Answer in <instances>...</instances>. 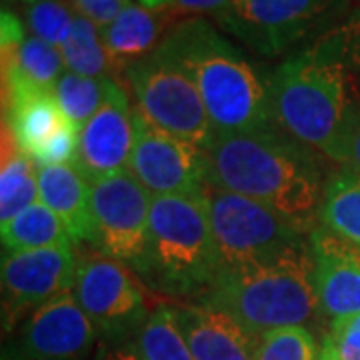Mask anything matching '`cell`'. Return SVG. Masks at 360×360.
<instances>
[{
  "instance_id": "cell-1",
  "label": "cell",
  "mask_w": 360,
  "mask_h": 360,
  "mask_svg": "<svg viewBox=\"0 0 360 360\" xmlns=\"http://www.w3.org/2000/svg\"><path fill=\"white\" fill-rule=\"evenodd\" d=\"M206 155L212 186L274 208L307 234L316 226L328 176L314 148L272 124L217 134Z\"/></svg>"
},
{
  "instance_id": "cell-2",
  "label": "cell",
  "mask_w": 360,
  "mask_h": 360,
  "mask_svg": "<svg viewBox=\"0 0 360 360\" xmlns=\"http://www.w3.org/2000/svg\"><path fill=\"white\" fill-rule=\"evenodd\" d=\"M340 30L286 58L270 80L272 120L324 158L345 162L360 90Z\"/></svg>"
},
{
  "instance_id": "cell-3",
  "label": "cell",
  "mask_w": 360,
  "mask_h": 360,
  "mask_svg": "<svg viewBox=\"0 0 360 360\" xmlns=\"http://www.w3.org/2000/svg\"><path fill=\"white\" fill-rule=\"evenodd\" d=\"M158 51L182 68L210 116L217 134L272 127L270 80L232 42L202 18L176 25Z\"/></svg>"
},
{
  "instance_id": "cell-4",
  "label": "cell",
  "mask_w": 360,
  "mask_h": 360,
  "mask_svg": "<svg viewBox=\"0 0 360 360\" xmlns=\"http://www.w3.org/2000/svg\"><path fill=\"white\" fill-rule=\"evenodd\" d=\"M194 300L229 314L255 340L270 330L307 326L322 314L309 238L264 260L219 269Z\"/></svg>"
},
{
  "instance_id": "cell-5",
  "label": "cell",
  "mask_w": 360,
  "mask_h": 360,
  "mask_svg": "<svg viewBox=\"0 0 360 360\" xmlns=\"http://www.w3.org/2000/svg\"><path fill=\"white\" fill-rule=\"evenodd\" d=\"M219 270L205 196H153L139 278L160 295L198 298Z\"/></svg>"
},
{
  "instance_id": "cell-6",
  "label": "cell",
  "mask_w": 360,
  "mask_h": 360,
  "mask_svg": "<svg viewBox=\"0 0 360 360\" xmlns=\"http://www.w3.org/2000/svg\"><path fill=\"white\" fill-rule=\"evenodd\" d=\"M206 206L219 269L264 260L309 238L307 232L281 212L245 194L210 184Z\"/></svg>"
},
{
  "instance_id": "cell-7",
  "label": "cell",
  "mask_w": 360,
  "mask_h": 360,
  "mask_svg": "<svg viewBox=\"0 0 360 360\" xmlns=\"http://www.w3.org/2000/svg\"><path fill=\"white\" fill-rule=\"evenodd\" d=\"M136 108L158 129L208 150L217 130L191 77L155 49L124 68Z\"/></svg>"
},
{
  "instance_id": "cell-8",
  "label": "cell",
  "mask_w": 360,
  "mask_h": 360,
  "mask_svg": "<svg viewBox=\"0 0 360 360\" xmlns=\"http://www.w3.org/2000/svg\"><path fill=\"white\" fill-rule=\"evenodd\" d=\"M72 295L110 347L130 342L150 314L132 270L98 250L78 257Z\"/></svg>"
},
{
  "instance_id": "cell-9",
  "label": "cell",
  "mask_w": 360,
  "mask_h": 360,
  "mask_svg": "<svg viewBox=\"0 0 360 360\" xmlns=\"http://www.w3.org/2000/svg\"><path fill=\"white\" fill-rule=\"evenodd\" d=\"M94 248L139 274L148 245L153 196L127 170L90 182Z\"/></svg>"
},
{
  "instance_id": "cell-10",
  "label": "cell",
  "mask_w": 360,
  "mask_h": 360,
  "mask_svg": "<svg viewBox=\"0 0 360 360\" xmlns=\"http://www.w3.org/2000/svg\"><path fill=\"white\" fill-rule=\"evenodd\" d=\"M132 122L134 142L129 170L150 196H205L210 186L206 150L158 129L136 106L132 108Z\"/></svg>"
},
{
  "instance_id": "cell-11",
  "label": "cell",
  "mask_w": 360,
  "mask_h": 360,
  "mask_svg": "<svg viewBox=\"0 0 360 360\" xmlns=\"http://www.w3.org/2000/svg\"><path fill=\"white\" fill-rule=\"evenodd\" d=\"M333 0H231L217 13L220 26L248 49L276 56L302 39Z\"/></svg>"
},
{
  "instance_id": "cell-12",
  "label": "cell",
  "mask_w": 360,
  "mask_h": 360,
  "mask_svg": "<svg viewBox=\"0 0 360 360\" xmlns=\"http://www.w3.org/2000/svg\"><path fill=\"white\" fill-rule=\"evenodd\" d=\"M75 245L11 252L2 260V302L13 324L26 310L40 309L58 295L70 292L77 281Z\"/></svg>"
},
{
  "instance_id": "cell-13",
  "label": "cell",
  "mask_w": 360,
  "mask_h": 360,
  "mask_svg": "<svg viewBox=\"0 0 360 360\" xmlns=\"http://www.w3.org/2000/svg\"><path fill=\"white\" fill-rule=\"evenodd\" d=\"M134 142V122L127 90L116 80L96 115L78 132V156L75 167L84 179H103L129 168Z\"/></svg>"
},
{
  "instance_id": "cell-14",
  "label": "cell",
  "mask_w": 360,
  "mask_h": 360,
  "mask_svg": "<svg viewBox=\"0 0 360 360\" xmlns=\"http://www.w3.org/2000/svg\"><path fill=\"white\" fill-rule=\"evenodd\" d=\"M314 260V283L322 316L333 324L360 314V248L326 226L309 234Z\"/></svg>"
},
{
  "instance_id": "cell-15",
  "label": "cell",
  "mask_w": 360,
  "mask_h": 360,
  "mask_svg": "<svg viewBox=\"0 0 360 360\" xmlns=\"http://www.w3.org/2000/svg\"><path fill=\"white\" fill-rule=\"evenodd\" d=\"M96 338L94 324L70 290L30 314L22 333V348L28 360H86Z\"/></svg>"
},
{
  "instance_id": "cell-16",
  "label": "cell",
  "mask_w": 360,
  "mask_h": 360,
  "mask_svg": "<svg viewBox=\"0 0 360 360\" xmlns=\"http://www.w3.org/2000/svg\"><path fill=\"white\" fill-rule=\"evenodd\" d=\"M172 309L194 360H257V340L229 314L196 300Z\"/></svg>"
},
{
  "instance_id": "cell-17",
  "label": "cell",
  "mask_w": 360,
  "mask_h": 360,
  "mask_svg": "<svg viewBox=\"0 0 360 360\" xmlns=\"http://www.w3.org/2000/svg\"><path fill=\"white\" fill-rule=\"evenodd\" d=\"M39 198L63 220L72 243L94 245V219L90 202V182L75 165L37 167Z\"/></svg>"
},
{
  "instance_id": "cell-18",
  "label": "cell",
  "mask_w": 360,
  "mask_h": 360,
  "mask_svg": "<svg viewBox=\"0 0 360 360\" xmlns=\"http://www.w3.org/2000/svg\"><path fill=\"white\" fill-rule=\"evenodd\" d=\"M39 198L37 165L18 148L11 130L2 124V168H0V224H6Z\"/></svg>"
},
{
  "instance_id": "cell-19",
  "label": "cell",
  "mask_w": 360,
  "mask_h": 360,
  "mask_svg": "<svg viewBox=\"0 0 360 360\" xmlns=\"http://www.w3.org/2000/svg\"><path fill=\"white\" fill-rule=\"evenodd\" d=\"M101 30L116 68H127L153 52L150 49L158 39L160 22L146 8L129 4L110 25Z\"/></svg>"
},
{
  "instance_id": "cell-20",
  "label": "cell",
  "mask_w": 360,
  "mask_h": 360,
  "mask_svg": "<svg viewBox=\"0 0 360 360\" xmlns=\"http://www.w3.org/2000/svg\"><path fill=\"white\" fill-rule=\"evenodd\" d=\"M319 220L360 248V174L345 167L328 174Z\"/></svg>"
},
{
  "instance_id": "cell-21",
  "label": "cell",
  "mask_w": 360,
  "mask_h": 360,
  "mask_svg": "<svg viewBox=\"0 0 360 360\" xmlns=\"http://www.w3.org/2000/svg\"><path fill=\"white\" fill-rule=\"evenodd\" d=\"M0 232H2V245L8 252L75 245L63 220L42 202H34L25 208L13 220L2 224Z\"/></svg>"
},
{
  "instance_id": "cell-22",
  "label": "cell",
  "mask_w": 360,
  "mask_h": 360,
  "mask_svg": "<svg viewBox=\"0 0 360 360\" xmlns=\"http://www.w3.org/2000/svg\"><path fill=\"white\" fill-rule=\"evenodd\" d=\"M127 345L139 360H194L176 324L172 304H160L150 310L148 319Z\"/></svg>"
},
{
  "instance_id": "cell-23",
  "label": "cell",
  "mask_w": 360,
  "mask_h": 360,
  "mask_svg": "<svg viewBox=\"0 0 360 360\" xmlns=\"http://www.w3.org/2000/svg\"><path fill=\"white\" fill-rule=\"evenodd\" d=\"M66 68L90 78H110L115 60L103 40V30L78 14L66 40L60 44Z\"/></svg>"
},
{
  "instance_id": "cell-24",
  "label": "cell",
  "mask_w": 360,
  "mask_h": 360,
  "mask_svg": "<svg viewBox=\"0 0 360 360\" xmlns=\"http://www.w3.org/2000/svg\"><path fill=\"white\" fill-rule=\"evenodd\" d=\"M112 78H90L65 70L54 84V98L66 120L80 132L108 96Z\"/></svg>"
},
{
  "instance_id": "cell-25",
  "label": "cell",
  "mask_w": 360,
  "mask_h": 360,
  "mask_svg": "<svg viewBox=\"0 0 360 360\" xmlns=\"http://www.w3.org/2000/svg\"><path fill=\"white\" fill-rule=\"evenodd\" d=\"M65 58L58 46L49 44L37 37H25L18 49L16 68L11 75H20L39 89L52 90L65 72ZM11 75L2 78H8Z\"/></svg>"
},
{
  "instance_id": "cell-26",
  "label": "cell",
  "mask_w": 360,
  "mask_h": 360,
  "mask_svg": "<svg viewBox=\"0 0 360 360\" xmlns=\"http://www.w3.org/2000/svg\"><path fill=\"white\" fill-rule=\"evenodd\" d=\"M257 360H321V348L307 326L278 328L257 340Z\"/></svg>"
},
{
  "instance_id": "cell-27",
  "label": "cell",
  "mask_w": 360,
  "mask_h": 360,
  "mask_svg": "<svg viewBox=\"0 0 360 360\" xmlns=\"http://www.w3.org/2000/svg\"><path fill=\"white\" fill-rule=\"evenodd\" d=\"M77 16L75 6L65 0H39L26 6L25 22L37 39L60 49Z\"/></svg>"
},
{
  "instance_id": "cell-28",
  "label": "cell",
  "mask_w": 360,
  "mask_h": 360,
  "mask_svg": "<svg viewBox=\"0 0 360 360\" xmlns=\"http://www.w3.org/2000/svg\"><path fill=\"white\" fill-rule=\"evenodd\" d=\"M77 156L78 130L72 124H66L51 141L44 142L30 158L34 160L37 167H58V165H75Z\"/></svg>"
},
{
  "instance_id": "cell-29",
  "label": "cell",
  "mask_w": 360,
  "mask_h": 360,
  "mask_svg": "<svg viewBox=\"0 0 360 360\" xmlns=\"http://www.w3.org/2000/svg\"><path fill=\"white\" fill-rule=\"evenodd\" d=\"M70 4L80 16L89 18L90 22H94L98 28H104L110 25L130 2L129 0H70Z\"/></svg>"
},
{
  "instance_id": "cell-30",
  "label": "cell",
  "mask_w": 360,
  "mask_h": 360,
  "mask_svg": "<svg viewBox=\"0 0 360 360\" xmlns=\"http://www.w3.org/2000/svg\"><path fill=\"white\" fill-rule=\"evenodd\" d=\"M330 342L336 360H360V330L348 326H330Z\"/></svg>"
},
{
  "instance_id": "cell-31",
  "label": "cell",
  "mask_w": 360,
  "mask_h": 360,
  "mask_svg": "<svg viewBox=\"0 0 360 360\" xmlns=\"http://www.w3.org/2000/svg\"><path fill=\"white\" fill-rule=\"evenodd\" d=\"M342 167L360 174V101L356 106V115L352 120V129L348 134L347 150H345V162Z\"/></svg>"
},
{
  "instance_id": "cell-32",
  "label": "cell",
  "mask_w": 360,
  "mask_h": 360,
  "mask_svg": "<svg viewBox=\"0 0 360 360\" xmlns=\"http://www.w3.org/2000/svg\"><path fill=\"white\" fill-rule=\"evenodd\" d=\"M231 0H174L182 13H219Z\"/></svg>"
},
{
  "instance_id": "cell-33",
  "label": "cell",
  "mask_w": 360,
  "mask_h": 360,
  "mask_svg": "<svg viewBox=\"0 0 360 360\" xmlns=\"http://www.w3.org/2000/svg\"><path fill=\"white\" fill-rule=\"evenodd\" d=\"M98 360H139L136 354L132 352L129 345H116V347H108L101 354Z\"/></svg>"
},
{
  "instance_id": "cell-34",
  "label": "cell",
  "mask_w": 360,
  "mask_h": 360,
  "mask_svg": "<svg viewBox=\"0 0 360 360\" xmlns=\"http://www.w3.org/2000/svg\"><path fill=\"white\" fill-rule=\"evenodd\" d=\"M321 360H336L335 348H333V342H330V338H328V335L324 336V340H322Z\"/></svg>"
},
{
  "instance_id": "cell-35",
  "label": "cell",
  "mask_w": 360,
  "mask_h": 360,
  "mask_svg": "<svg viewBox=\"0 0 360 360\" xmlns=\"http://www.w3.org/2000/svg\"><path fill=\"white\" fill-rule=\"evenodd\" d=\"M170 2H174V0H141V4L146 6V8H162V6H167Z\"/></svg>"
},
{
  "instance_id": "cell-36",
  "label": "cell",
  "mask_w": 360,
  "mask_h": 360,
  "mask_svg": "<svg viewBox=\"0 0 360 360\" xmlns=\"http://www.w3.org/2000/svg\"><path fill=\"white\" fill-rule=\"evenodd\" d=\"M14 2H25V4H32V2H39V0H14Z\"/></svg>"
}]
</instances>
